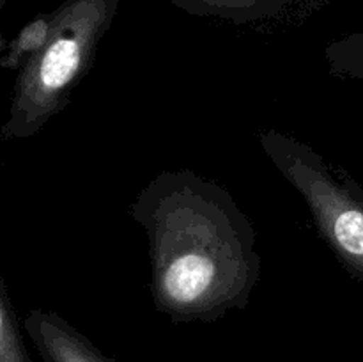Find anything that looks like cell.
<instances>
[{
	"label": "cell",
	"mask_w": 363,
	"mask_h": 362,
	"mask_svg": "<svg viewBox=\"0 0 363 362\" xmlns=\"http://www.w3.org/2000/svg\"><path fill=\"white\" fill-rule=\"evenodd\" d=\"M259 142L287 183L301 195L323 241L340 265L363 280V190L305 142L264 130Z\"/></svg>",
	"instance_id": "3957f363"
},
{
	"label": "cell",
	"mask_w": 363,
	"mask_h": 362,
	"mask_svg": "<svg viewBox=\"0 0 363 362\" xmlns=\"http://www.w3.org/2000/svg\"><path fill=\"white\" fill-rule=\"evenodd\" d=\"M117 9L119 0H66L52 11L48 39L16 77L9 116L0 130L4 141L34 137L66 109L91 70Z\"/></svg>",
	"instance_id": "7a4b0ae2"
},
{
	"label": "cell",
	"mask_w": 363,
	"mask_h": 362,
	"mask_svg": "<svg viewBox=\"0 0 363 362\" xmlns=\"http://www.w3.org/2000/svg\"><path fill=\"white\" fill-rule=\"evenodd\" d=\"M0 362H30L2 277H0Z\"/></svg>",
	"instance_id": "ba28073f"
},
{
	"label": "cell",
	"mask_w": 363,
	"mask_h": 362,
	"mask_svg": "<svg viewBox=\"0 0 363 362\" xmlns=\"http://www.w3.org/2000/svg\"><path fill=\"white\" fill-rule=\"evenodd\" d=\"M197 16L220 18L234 23H252L279 18L311 0H169Z\"/></svg>",
	"instance_id": "5b68a950"
},
{
	"label": "cell",
	"mask_w": 363,
	"mask_h": 362,
	"mask_svg": "<svg viewBox=\"0 0 363 362\" xmlns=\"http://www.w3.org/2000/svg\"><path fill=\"white\" fill-rule=\"evenodd\" d=\"M6 2H7V0H0V7H2Z\"/></svg>",
	"instance_id": "9c48e42d"
},
{
	"label": "cell",
	"mask_w": 363,
	"mask_h": 362,
	"mask_svg": "<svg viewBox=\"0 0 363 362\" xmlns=\"http://www.w3.org/2000/svg\"><path fill=\"white\" fill-rule=\"evenodd\" d=\"M23 327L46 362H106L57 312L34 309L27 314Z\"/></svg>",
	"instance_id": "277c9868"
},
{
	"label": "cell",
	"mask_w": 363,
	"mask_h": 362,
	"mask_svg": "<svg viewBox=\"0 0 363 362\" xmlns=\"http://www.w3.org/2000/svg\"><path fill=\"white\" fill-rule=\"evenodd\" d=\"M328 70L337 77L363 80V34H351L333 41L325 50Z\"/></svg>",
	"instance_id": "52a82bcc"
},
{
	"label": "cell",
	"mask_w": 363,
	"mask_h": 362,
	"mask_svg": "<svg viewBox=\"0 0 363 362\" xmlns=\"http://www.w3.org/2000/svg\"><path fill=\"white\" fill-rule=\"evenodd\" d=\"M52 25L53 13L41 14L35 20H32L30 23L25 25L20 34L11 41V45L4 52L2 59H0L2 67L20 71L43 48L50 32H52Z\"/></svg>",
	"instance_id": "8992f818"
},
{
	"label": "cell",
	"mask_w": 363,
	"mask_h": 362,
	"mask_svg": "<svg viewBox=\"0 0 363 362\" xmlns=\"http://www.w3.org/2000/svg\"><path fill=\"white\" fill-rule=\"evenodd\" d=\"M156 309L172 319H216L243 309L261 275L257 234L233 195L190 169L163 170L137 194Z\"/></svg>",
	"instance_id": "6da1fadb"
}]
</instances>
